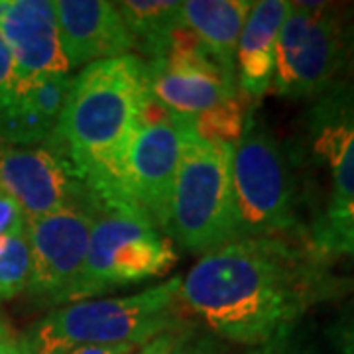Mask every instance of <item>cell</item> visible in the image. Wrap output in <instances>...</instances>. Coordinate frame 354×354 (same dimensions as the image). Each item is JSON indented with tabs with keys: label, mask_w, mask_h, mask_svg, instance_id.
I'll return each instance as SVG.
<instances>
[{
	"label": "cell",
	"mask_w": 354,
	"mask_h": 354,
	"mask_svg": "<svg viewBox=\"0 0 354 354\" xmlns=\"http://www.w3.org/2000/svg\"><path fill=\"white\" fill-rule=\"evenodd\" d=\"M230 169L232 146L201 140L187 122L167 223L187 252L203 256L234 241Z\"/></svg>",
	"instance_id": "cell-7"
},
{
	"label": "cell",
	"mask_w": 354,
	"mask_h": 354,
	"mask_svg": "<svg viewBox=\"0 0 354 354\" xmlns=\"http://www.w3.org/2000/svg\"><path fill=\"white\" fill-rule=\"evenodd\" d=\"M26 227H28V216L20 209V205L4 191H0V241L24 230Z\"/></svg>",
	"instance_id": "cell-26"
},
{
	"label": "cell",
	"mask_w": 354,
	"mask_h": 354,
	"mask_svg": "<svg viewBox=\"0 0 354 354\" xmlns=\"http://www.w3.org/2000/svg\"><path fill=\"white\" fill-rule=\"evenodd\" d=\"M181 278L148 290L51 309L20 339L22 354H65L91 344H146L181 325Z\"/></svg>",
	"instance_id": "cell-3"
},
{
	"label": "cell",
	"mask_w": 354,
	"mask_h": 354,
	"mask_svg": "<svg viewBox=\"0 0 354 354\" xmlns=\"http://www.w3.org/2000/svg\"><path fill=\"white\" fill-rule=\"evenodd\" d=\"M93 218L87 201L28 221L32 270L26 291L34 301L48 307L65 305L87 258Z\"/></svg>",
	"instance_id": "cell-11"
},
{
	"label": "cell",
	"mask_w": 354,
	"mask_h": 354,
	"mask_svg": "<svg viewBox=\"0 0 354 354\" xmlns=\"http://www.w3.org/2000/svg\"><path fill=\"white\" fill-rule=\"evenodd\" d=\"M246 354H317V348L301 323H297L276 333L270 341L250 346Z\"/></svg>",
	"instance_id": "cell-22"
},
{
	"label": "cell",
	"mask_w": 354,
	"mask_h": 354,
	"mask_svg": "<svg viewBox=\"0 0 354 354\" xmlns=\"http://www.w3.org/2000/svg\"><path fill=\"white\" fill-rule=\"evenodd\" d=\"M354 293V279L311 236L232 241L203 254L181 278L179 299L225 342L258 346L307 311Z\"/></svg>",
	"instance_id": "cell-1"
},
{
	"label": "cell",
	"mask_w": 354,
	"mask_h": 354,
	"mask_svg": "<svg viewBox=\"0 0 354 354\" xmlns=\"http://www.w3.org/2000/svg\"><path fill=\"white\" fill-rule=\"evenodd\" d=\"M55 14L62 46L71 69L130 55L136 50L116 2L57 0Z\"/></svg>",
	"instance_id": "cell-14"
},
{
	"label": "cell",
	"mask_w": 354,
	"mask_h": 354,
	"mask_svg": "<svg viewBox=\"0 0 354 354\" xmlns=\"http://www.w3.org/2000/svg\"><path fill=\"white\" fill-rule=\"evenodd\" d=\"M354 79V4L291 2L278 36L270 91L311 101Z\"/></svg>",
	"instance_id": "cell-6"
},
{
	"label": "cell",
	"mask_w": 354,
	"mask_h": 354,
	"mask_svg": "<svg viewBox=\"0 0 354 354\" xmlns=\"http://www.w3.org/2000/svg\"><path fill=\"white\" fill-rule=\"evenodd\" d=\"M142 344H132V342H124V344H91V346H77L73 351L65 354H132L138 351Z\"/></svg>",
	"instance_id": "cell-27"
},
{
	"label": "cell",
	"mask_w": 354,
	"mask_h": 354,
	"mask_svg": "<svg viewBox=\"0 0 354 354\" xmlns=\"http://www.w3.org/2000/svg\"><path fill=\"white\" fill-rule=\"evenodd\" d=\"M234 241L260 236H307L299 216V187L291 156L272 134L256 104L232 146Z\"/></svg>",
	"instance_id": "cell-5"
},
{
	"label": "cell",
	"mask_w": 354,
	"mask_h": 354,
	"mask_svg": "<svg viewBox=\"0 0 354 354\" xmlns=\"http://www.w3.org/2000/svg\"><path fill=\"white\" fill-rule=\"evenodd\" d=\"M0 354H22L20 341L14 337L10 327L0 319Z\"/></svg>",
	"instance_id": "cell-29"
},
{
	"label": "cell",
	"mask_w": 354,
	"mask_h": 354,
	"mask_svg": "<svg viewBox=\"0 0 354 354\" xmlns=\"http://www.w3.org/2000/svg\"><path fill=\"white\" fill-rule=\"evenodd\" d=\"M185 128V116L169 113L148 93L118 174L120 191L165 232Z\"/></svg>",
	"instance_id": "cell-8"
},
{
	"label": "cell",
	"mask_w": 354,
	"mask_h": 354,
	"mask_svg": "<svg viewBox=\"0 0 354 354\" xmlns=\"http://www.w3.org/2000/svg\"><path fill=\"white\" fill-rule=\"evenodd\" d=\"M301 150L295 156L327 177V197L315 216L337 215L354 203V79L309 101Z\"/></svg>",
	"instance_id": "cell-9"
},
{
	"label": "cell",
	"mask_w": 354,
	"mask_h": 354,
	"mask_svg": "<svg viewBox=\"0 0 354 354\" xmlns=\"http://www.w3.org/2000/svg\"><path fill=\"white\" fill-rule=\"evenodd\" d=\"M32 270L28 230H20L0 241V304L10 301L28 290Z\"/></svg>",
	"instance_id": "cell-20"
},
{
	"label": "cell",
	"mask_w": 354,
	"mask_h": 354,
	"mask_svg": "<svg viewBox=\"0 0 354 354\" xmlns=\"http://www.w3.org/2000/svg\"><path fill=\"white\" fill-rule=\"evenodd\" d=\"M71 75L16 81V97L0 128V146H34L51 138L64 111Z\"/></svg>",
	"instance_id": "cell-16"
},
{
	"label": "cell",
	"mask_w": 354,
	"mask_h": 354,
	"mask_svg": "<svg viewBox=\"0 0 354 354\" xmlns=\"http://www.w3.org/2000/svg\"><path fill=\"white\" fill-rule=\"evenodd\" d=\"M311 242L329 256H348L354 260V203L337 215L315 218L309 228Z\"/></svg>",
	"instance_id": "cell-21"
},
{
	"label": "cell",
	"mask_w": 354,
	"mask_h": 354,
	"mask_svg": "<svg viewBox=\"0 0 354 354\" xmlns=\"http://www.w3.org/2000/svg\"><path fill=\"white\" fill-rule=\"evenodd\" d=\"M0 36L18 83L71 73L53 0H0Z\"/></svg>",
	"instance_id": "cell-13"
},
{
	"label": "cell",
	"mask_w": 354,
	"mask_h": 354,
	"mask_svg": "<svg viewBox=\"0 0 354 354\" xmlns=\"http://www.w3.org/2000/svg\"><path fill=\"white\" fill-rule=\"evenodd\" d=\"M146 71L150 95L177 116L189 118L241 95L236 75L209 57L185 26L174 32L160 57L146 62Z\"/></svg>",
	"instance_id": "cell-10"
},
{
	"label": "cell",
	"mask_w": 354,
	"mask_h": 354,
	"mask_svg": "<svg viewBox=\"0 0 354 354\" xmlns=\"http://www.w3.org/2000/svg\"><path fill=\"white\" fill-rule=\"evenodd\" d=\"M169 354H232L228 344L211 330L183 327L177 330L176 342Z\"/></svg>",
	"instance_id": "cell-23"
},
{
	"label": "cell",
	"mask_w": 354,
	"mask_h": 354,
	"mask_svg": "<svg viewBox=\"0 0 354 354\" xmlns=\"http://www.w3.org/2000/svg\"><path fill=\"white\" fill-rule=\"evenodd\" d=\"M116 6L136 50L150 62L167 50L174 32L181 26V2L176 0H124Z\"/></svg>",
	"instance_id": "cell-18"
},
{
	"label": "cell",
	"mask_w": 354,
	"mask_h": 354,
	"mask_svg": "<svg viewBox=\"0 0 354 354\" xmlns=\"http://www.w3.org/2000/svg\"><path fill=\"white\" fill-rule=\"evenodd\" d=\"M93 228L83 270L65 305L164 276L177 262L167 236L124 195H88Z\"/></svg>",
	"instance_id": "cell-4"
},
{
	"label": "cell",
	"mask_w": 354,
	"mask_h": 354,
	"mask_svg": "<svg viewBox=\"0 0 354 354\" xmlns=\"http://www.w3.org/2000/svg\"><path fill=\"white\" fill-rule=\"evenodd\" d=\"M290 6L291 2L286 0H258L244 22L234 65L239 91L250 104H256L266 93H270L279 30Z\"/></svg>",
	"instance_id": "cell-15"
},
{
	"label": "cell",
	"mask_w": 354,
	"mask_h": 354,
	"mask_svg": "<svg viewBox=\"0 0 354 354\" xmlns=\"http://www.w3.org/2000/svg\"><path fill=\"white\" fill-rule=\"evenodd\" d=\"M176 337L177 330H169V333H164V335H158V337H153L152 341L142 344L138 351H134L132 354H169L171 348H174Z\"/></svg>",
	"instance_id": "cell-28"
},
{
	"label": "cell",
	"mask_w": 354,
	"mask_h": 354,
	"mask_svg": "<svg viewBox=\"0 0 354 354\" xmlns=\"http://www.w3.org/2000/svg\"><path fill=\"white\" fill-rule=\"evenodd\" d=\"M252 4V0H187L181 2V26L201 41L209 57L236 75V46Z\"/></svg>",
	"instance_id": "cell-17"
},
{
	"label": "cell",
	"mask_w": 354,
	"mask_h": 354,
	"mask_svg": "<svg viewBox=\"0 0 354 354\" xmlns=\"http://www.w3.org/2000/svg\"><path fill=\"white\" fill-rule=\"evenodd\" d=\"M14 97H16V75H14L12 59L6 50L4 39L0 36V128L12 106Z\"/></svg>",
	"instance_id": "cell-25"
},
{
	"label": "cell",
	"mask_w": 354,
	"mask_h": 354,
	"mask_svg": "<svg viewBox=\"0 0 354 354\" xmlns=\"http://www.w3.org/2000/svg\"><path fill=\"white\" fill-rule=\"evenodd\" d=\"M148 93L146 62L134 53L95 62L71 77L51 140L83 174L88 193H122L120 165Z\"/></svg>",
	"instance_id": "cell-2"
},
{
	"label": "cell",
	"mask_w": 354,
	"mask_h": 354,
	"mask_svg": "<svg viewBox=\"0 0 354 354\" xmlns=\"http://www.w3.org/2000/svg\"><path fill=\"white\" fill-rule=\"evenodd\" d=\"M250 106H246V99L239 95L205 113L195 114L189 118L185 116V118L195 136L207 142H221V144L234 146L244 130L246 114L250 111Z\"/></svg>",
	"instance_id": "cell-19"
},
{
	"label": "cell",
	"mask_w": 354,
	"mask_h": 354,
	"mask_svg": "<svg viewBox=\"0 0 354 354\" xmlns=\"http://www.w3.org/2000/svg\"><path fill=\"white\" fill-rule=\"evenodd\" d=\"M327 339L337 354H354V293L342 299L327 327Z\"/></svg>",
	"instance_id": "cell-24"
},
{
	"label": "cell",
	"mask_w": 354,
	"mask_h": 354,
	"mask_svg": "<svg viewBox=\"0 0 354 354\" xmlns=\"http://www.w3.org/2000/svg\"><path fill=\"white\" fill-rule=\"evenodd\" d=\"M0 191L20 205L28 221L88 201L83 174L53 142L0 146Z\"/></svg>",
	"instance_id": "cell-12"
}]
</instances>
